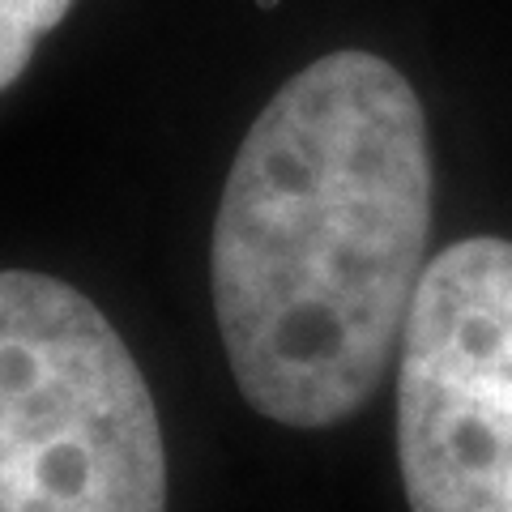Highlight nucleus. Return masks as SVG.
Instances as JSON below:
<instances>
[{"instance_id": "1", "label": "nucleus", "mask_w": 512, "mask_h": 512, "mask_svg": "<svg viewBox=\"0 0 512 512\" xmlns=\"http://www.w3.org/2000/svg\"><path fill=\"white\" fill-rule=\"evenodd\" d=\"M431 197L427 111L384 56L329 52L261 107L210 248L222 350L256 414L320 431L372 402L427 269Z\"/></svg>"}, {"instance_id": "2", "label": "nucleus", "mask_w": 512, "mask_h": 512, "mask_svg": "<svg viewBox=\"0 0 512 512\" xmlns=\"http://www.w3.org/2000/svg\"><path fill=\"white\" fill-rule=\"evenodd\" d=\"M0 512H167L158 406L77 286L0 269Z\"/></svg>"}, {"instance_id": "3", "label": "nucleus", "mask_w": 512, "mask_h": 512, "mask_svg": "<svg viewBox=\"0 0 512 512\" xmlns=\"http://www.w3.org/2000/svg\"><path fill=\"white\" fill-rule=\"evenodd\" d=\"M410 512H512V239L436 252L397 350Z\"/></svg>"}, {"instance_id": "4", "label": "nucleus", "mask_w": 512, "mask_h": 512, "mask_svg": "<svg viewBox=\"0 0 512 512\" xmlns=\"http://www.w3.org/2000/svg\"><path fill=\"white\" fill-rule=\"evenodd\" d=\"M73 0H0V90L26 73L43 35L64 22Z\"/></svg>"}]
</instances>
